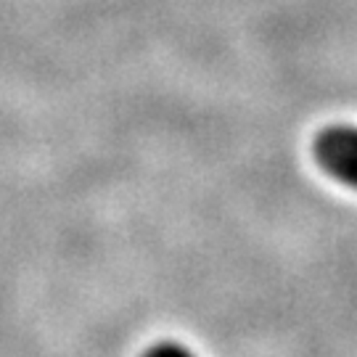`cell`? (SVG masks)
Returning <instances> with one entry per match:
<instances>
[{"label": "cell", "mask_w": 357, "mask_h": 357, "mask_svg": "<svg viewBox=\"0 0 357 357\" xmlns=\"http://www.w3.org/2000/svg\"><path fill=\"white\" fill-rule=\"evenodd\" d=\"M315 159L333 180L357 188V125H331L315 138Z\"/></svg>", "instance_id": "obj_1"}, {"label": "cell", "mask_w": 357, "mask_h": 357, "mask_svg": "<svg viewBox=\"0 0 357 357\" xmlns=\"http://www.w3.org/2000/svg\"><path fill=\"white\" fill-rule=\"evenodd\" d=\"M143 357H199L193 349H188L185 344H180V342H156L146 349V355Z\"/></svg>", "instance_id": "obj_2"}]
</instances>
